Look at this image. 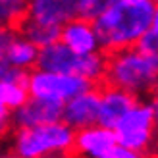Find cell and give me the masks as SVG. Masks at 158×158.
I'll return each instance as SVG.
<instances>
[{
    "instance_id": "obj_2",
    "label": "cell",
    "mask_w": 158,
    "mask_h": 158,
    "mask_svg": "<svg viewBox=\"0 0 158 158\" xmlns=\"http://www.w3.org/2000/svg\"><path fill=\"white\" fill-rule=\"evenodd\" d=\"M106 87H116L133 97H145L154 93L158 81V56L125 48L108 54V68L104 75Z\"/></svg>"
},
{
    "instance_id": "obj_1",
    "label": "cell",
    "mask_w": 158,
    "mask_h": 158,
    "mask_svg": "<svg viewBox=\"0 0 158 158\" xmlns=\"http://www.w3.org/2000/svg\"><path fill=\"white\" fill-rule=\"evenodd\" d=\"M158 2L154 0H108L104 12L93 23L102 50L135 48L152 27Z\"/></svg>"
},
{
    "instance_id": "obj_26",
    "label": "cell",
    "mask_w": 158,
    "mask_h": 158,
    "mask_svg": "<svg viewBox=\"0 0 158 158\" xmlns=\"http://www.w3.org/2000/svg\"><path fill=\"white\" fill-rule=\"evenodd\" d=\"M8 158H18V156H8Z\"/></svg>"
},
{
    "instance_id": "obj_22",
    "label": "cell",
    "mask_w": 158,
    "mask_h": 158,
    "mask_svg": "<svg viewBox=\"0 0 158 158\" xmlns=\"http://www.w3.org/2000/svg\"><path fill=\"white\" fill-rule=\"evenodd\" d=\"M152 94H154V98H156V102H158V81H156V87H154V93H152Z\"/></svg>"
},
{
    "instance_id": "obj_18",
    "label": "cell",
    "mask_w": 158,
    "mask_h": 158,
    "mask_svg": "<svg viewBox=\"0 0 158 158\" xmlns=\"http://www.w3.org/2000/svg\"><path fill=\"white\" fill-rule=\"evenodd\" d=\"M102 158H147V156L145 154H139L135 151H129V148H125V147L116 145L112 151H108Z\"/></svg>"
},
{
    "instance_id": "obj_13",
    "label": "cell",
    "mask_w": 158,
    "mask_h": 158,
    "mask_svg": "<svg viewBox=\"0 0 158 158\" xmlns=\"http://www.w3.org/2000/svg\"><path fill=\"white\" fill-rule=\"evenodd\" d=\"M18 33L21 37H25L29 43H33L37 48H46L54 43H60L62 37V29L60 27H52V25H44L35 19L25 18L19 25H18Z\"/></svg>"
},
{
    "instance_id": "obj_20",
    "label": "cell",
    "mask_w": 158,
    "mask_h": 158,
    "mask_svg": "<svg viewBox=\"0 0 158 158\" xmlns=\"http://www.w3.org/2000/svg\"><path fill=\"white\" fill-rule=\"evenodd\" d=\"M6 72H8V66L4 64V62H2V60H0V81H2V79H4V75H6Z\"/></svg>"
},
{
    "instance_id": "obj_25",
    "label": "cell",
    "mask_w": 158,
    "mask_h": 158,
    "mask_svg": "<svg viewBox=\"0 0 158 158\" xmlns=\"http://www.w3.org/2000/svg\"><path fill=\"white\" fill-rule=\"evenodd\" d=\"M0 158H8V154H2V152H0Z\"/></svg>"
},
{
    "instance_id": "obj_17",
    "label": "cell",
    "mask_w": 158,
    "mask_h": 158,
    "mask_svg": "<svg viewBox=\"0 0 158 158\" xmlns=\"http://www.w3.org/2000/svg\"><path fill=\"white\" fill-rule=\"evenodd\" d=\"M14 122H12V112L8 108H0V143L12 133Z\"/></svg>"
},
{
    "instance_id": "obj_4",
    "label": "cell",
    "mask_w": 158,
    "mask_h": 158,
    "mask_svg": "<svg viewBox=\"0 0 158 158\" xmlns=\"http://www.w3.org/2000/svg\"><path fill=\"white\" fill-rule=\"evenodd\" d=\"M114 133L120 147H125L139 154L151 152L158 139L154 123V102L139 98L116 125Z\"/></svg>"
},
{
    "instance_id": "obj_3",
    "label": "cell",
    "mask_w": 158,
    "mask_h": 158,
    "mask_svg": "<svg viewBox=\"0 0 158 158\" xmlns=\"http://www.w3.org/2000/svg\"><path fill=\"white\" fill-rule=\"evenodd\" d=\"M75 135L77 131L64 122L31 129H15L12 133L10 148L18 158H44L54 154L68 156V152H72L75 147Z\"/></svg>"
},
{
    "instance_id": "obj_11",
    "label": "cell",
    "mask_w": 158,
    "mask_h": 158,
    "mask_svg": "<svg viewBox=\"0 0 158 158\" xmlns=\"http://www.w3.org/2000/svg\"><path fill=\"white\" fill-rule=\"evenodd\" d=\"M118 145L116 133L102 125H93L89 129L77 131L73 152L81 158H102Z\"/></svg>"
},
{
    "instance_id": "obj_6",
    "label": "cell",
    "mask_w": 158,
    "mask_h": 158,
    "mask_svg": "<svg viewBox=\"0 0 158 158\" xmlns=\"http://www.w3.org/2000/svg\"><path fill=\"white\" fill-rule=\"evenodd\" d=\"M98 108H100V91L97 87L79 94L73 100L64 104L62 122L68 123L73 131H83L93 125H98Z\"/></svg>"
},
{
    "instance_id": "obj_9",
    "label": "cell",
    "mask_w": 158,
    "mask_h": 158,
    "mask_svg": "<svg viewBox=\"0 0 158 158\" xmlns=\"http://www.w3.org/2000/svg\"><path fill=\"white\" fill-rule=\"evenodd\" d=\"M60 41L79 56H91V54H98L102 50L94 25L81 18H75L62 27Z\"/></svg>"
},
{
    "instance_id": "obj_7",
    "label": "cell",
    "mask_w": 158,
    "mask_h": 158,
    "mask_svg": "<svg viewBox=\"0 0 158 158\" xmlns=\"http://www.w3.org/2000/svg\"><path fill=\"white\" fill-rule=\"evenodd\" d=\"M62 116H64V106L62 104L29 98L19 110L12 112V122H14V129H31V127H41V125L62 122Z\"/></svg>"
},
{
    "instance_id": "obj_10",
    "label": "cell",
    "mask_w": 158,
    "mask_h": 158,
    "mask_svg": "<svg viewBox=\"0 0 158 158\" xmlns=\"http://www.w3.org/2000/svg\"><path fill=\"white\" fill-rule=\"evenodd\" d=\"M139 98L116 87H104L100 91V108H98V125L106 129H116L122 118L133 108Z\"/></svg>"
},
{
    "instance_id": "obj_19",
    "label": "cell",
    "mask_w": 158,
    "mask_h": 158,
    "mask_svg": "<svg viewBox=\"0 0 158 158\" xmlns=\"http://www.w3.org/2000/svg\"><path fill=\"white\" fill-rule=\"evenodd\" d=\"M12 31H14V29L8 27V29H4V31H2V35H0V60H2V54H4V44H6L8 39H10Z\"/></svg>"
},
{
    "instance_id": "obj_8",
    "label": "cell",
    "mask_w": 158,
    "mask_h": 158,
    "mask_svg": "<svg viewBox=\"0 0 158 158\" xmlns=\"http://www.w3.org/2000/svg\"><path fill=\"white\" fill-rule=\"evenodd\" d=\"M27 18L62 29L77 18V0H31L27 6Z\"/></svg>"
},
{
    "instance_id": "obj_12",
    "label": "cell",
    "mask_w": 158,
    "mask_h": 158,
    "mask_svg": "<svg viewBox=\"0 0 158 158\" xmlns=\"http://www.w3.org/2000/svg\"><path fill=\"white\" fill-rule=\"evenodd\" d=\"M39 52H41V48H37L33 43H29L18 31H12L10 39L4 44L2 62L8 68L21 69V72H33L37 68Z\"/></svg>"
},
{
    "instance_id": "obj_14",
    "label": "cell",
    "mask_w": 158,
    "mask_h": 158,
    "mask_svg": "<svg viewBox=\"0 0 158 158\" xmlns=\"http://www.w3.org/2000/svg\"><path fill=\"white\" fill-rule=\"evenodd\" d=\"M27 6L23 0H0V25H19L27 18Z\"/></svg>"
},
{
    "instance_id": "obj_16",
    "label": "cell",
    "mask_w": 158,
    "mask_h": 158,
    "mask_svg": "<svg viewBox=\"0 0 158 158\" xmlns=\"http://www.w3.org/2000/svg\"><path fill=\"white\" fill-rule=\"evenodd\" d=\"M137 48L145 54H152V56H158V8H156V14H154V19H152V27L151 31L141 39Z\"/></svg>"
},
{
    "instance_id": "obj_5",
    "label": "cell",
    "mask_w": 158,
    "mask_h": 158,
    "mask_svg": "<svg viewBox=\"0 0 158 158\" xmlns=\"http://www.w3.org/2000/svg\"><path fill=\"white\" fill-rule=\"evenodd\" d=\"M93 83L77 75H64V73H50V72H41L33 69L29 72V81H27V91L31 98L37 100H46L54 104H68L79 94L87 93L93 89Z\"/></svg>"
},
{
    "instance_id": "obj_24",
    "label": "cell",
    "mask_w": 158,
    "mask_h": 158,
    "mask_svg": "<svg viewBox=\"0 0 158 158\" xmlns=\"http://www.w3.org/2000/svg\"><path fill=\"white\" fill-rule=\"evenodd\" d=\"M4 29H6L4 25H0V35H2V31H4Z\"/></svg>"
},
{
    "instance_id": "obj_21",
    "label": "cell",
    "mask_w": 158,
    "mask_h": 158,
    "mask_svg": "<svg viewBox=\"0 0 158 158\" xmlns=\"http://www.w3.org/2000/svg\"><path fill=\"white\" fill-rule=\"evenodd\" d=\"M154 123H156V133H158V102L154 100Z\"/></svg>"
},
{
    "instance_id": "obj_15",
    "label": "cell",
    "mask_w": 158,
    "mask_h": 158,
    "mask_svg": "<svg viewBox=\"0 0 158 158\" xmlns=\"http://www.w3.org/2000/svg\"><path fill=\"white\" fill-rule=\"evenodd\" d=\"M104 8H106L104 0H77V18L94 23L100 18V14L104 12Z\"/></svg>"
},
{
    "instance_id": "obj_23",
    "label": "cell",
    "mask_w": 158,
    "mask_h": 158,
    "mask_svg": "<svg viewBox=\"0 0 158 158\" xmlns=\"http://www.w3.org/2000/svg\"><path fill=\"white\" fill-rule=\"evenodd\" d=\"M44 158H68V156H64V154H54V156H44Z\"/></svg>"
}]
</instances>
